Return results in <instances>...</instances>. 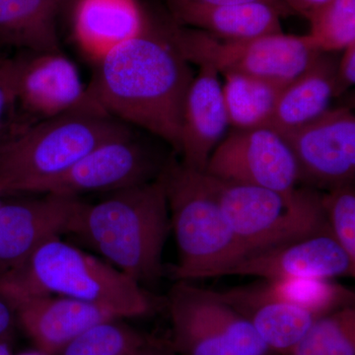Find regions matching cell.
Returning <instances> with one entry per match:
<instances>
[{"label": "cell", "mask_w": 355, "mask_h": 355, "mask_svg": "<svg viewBox=\"0 0 355 355\" xmlns=\"http://www.w3.org/2000/svg\"><path fill=\"white\" fill-rule=\"evenodd\" d=\"M338 60L334 53H321L304 72L287 83L268 128L284 135L326 113L335 97Z\"/></svg>", "instance_id": "obj_19"}, {"label": "cell", "mask_w": 355, "mask_h": 355, "mask_svg": "<svg viewBox=\"0 0 355 355\" xmlns=\"http://www.w3.org/2000/svg\"><path fill=\"white\" fill-rule=\"evenodd\" d=\"M282 137L295 159L299 182L306 187L329 191L354 183L355 116L352 110L329 109Z\"/></svg>", "instance_id": "obj_11"}, {"label": "cell", "mask_w": 355, "mask_h": 355, "mask_svg": "<svg viewBox=\"0 0 355 355\" xmlns=\"http://www.w3.org/2000/svg\"><path fill=\"white\" fill-rule=\"evenodd\" d=\"M96 67L89 97L105 113L162 140L179 153L190 62L159 26L110 51Z\"/></svg>", "instance_id": "obj_1"}, {"label": "cell", "mask_w": 355, "mask_h": 355, "mask_svg": "<svg viewBox=\"0 0 355 355\" xmlns=\"http://www.w3.org/2000/svg\"><path fill=\"white\" fill-rule=\"evenodd\" d=\"M205 173L232 183L289 195L297 188V164L284 137L268 128L234 130L210 156Z\"/></svg>", "instance_id": "obj_10"}, {"label": "cell", "mask_w": 355, "mask_h": 355, "mask_svg": "<svg viewBox=\"0 0 355 355\" xmlns=\"http://www.w3.org/2000/svg\"><path fill=\"white\" fill-rule=\"evenodd\" d=\"M171 20L178 25L209 33L226 41H245L282 33V14L266 2L205 4L166 1Z\"/></svg>", "instance_id": "obj_17"}, {"label": "cell", "mask_w": 355, "mask_h": 355, "mask_svg": "<svg viewBox=\"0 0 355 355\" xmlns=\"http://www.w3.org/2000/svg\"><path fill=\"white\" fill-rule=\"evenodd\" d=\"M128 355H178L169 343L153 340L144 347Z\"/></svg>", "instance_id": "obj_33"}, {"label": "cell", "mask_w": 355, "mask_h": 355, "mask_svg": "<svg viewBox=\"0 0 355 355\" xmlns=\"http://www.w3.org/2000/svg\"><path fill=\"white\" fill-rule=\"evenodd\" d=\"M17 355H50L48 354H46V352H42V350L40 349H32V350H27V352H21V354Z\"/></svg>", "instance_id": "obj_36"}, {"label": "cell", "mask_w": 355, "mask_h": 355, "mask_svg": "<svg viewBox=\"0 0 355 355\" xmlns=\"http://www.w3.org/2000/svg\"><path fill=\"white\" fill-rule=\"evenodd\" d=\"M330 0H284L286 6L293 13H299L307 18L313 11L316 10Z\"/></svg>", "instance_id": "obj_32"}, {"label": "cell", "mask_w": 355, "mask_h": 355, "mask_svg": "<svg viewBox=\"0 0 355 355\" xmlns=\"http://www.w3.org/2000/svg\"><path fill=\"white\" fill-rule=\"evenodd\" d=\"M169 161L135 128L130 127L95 147L64 174L36 187L31 193L80 198L84 193H113L155 180Z\"/></svg>", "instance_id": "obj_9"}, {"label": "cell", "mask_w": 355, "mask_h": 355, "mask_svg": "<svg viewBox=\"0 0 355 355\" xmlns=\"http://www.w3.org/2000/svg\"><path fill=\"white\" fill-rule=\"evenodd\" d=\"M166 1H193L205 4H236L247 3V2H266V3L272 4V6L277 7L284 16L293 13L291 8L286 6L284 0H166Z\"/></svg>", "instance_id": "obj_30"}, {"label": "cell", "mask_w": 355, "mask_h": 355, "mask_svg": "<svg viewBox=\"0 0 355 355\" xmlns=\"http://www.w3.org/2000/svg\"><path fill=\"white\" fill-rule=\"evenodd\" d=\"M0 355H13L10 345L6 340H0Z\"/></svg>", "instance_id": "obj_34"}, {"label": "cell", "mask_w": 355, "mask_h": 355, "mask_svg": "<svg viewBox=\"0 0 355 355\" xmlns=\"http://www.w3.org/2000/svg\"><path fill=\"white\" fill-rule=\"evenodd\" d=\"M84 203L80 198L55 193L2 202L0 277L24 265L44 243L64 234H72Z\"/></svg>", "instance_id": "obj_12"}, {"label": "cell", "mask_w": 355, "mask_h": 355, "mask_svg": "<svg viewBox=\"0 0 355 355\" xmlns=\"http://www.w3.org/2000/svg\"><path fill=\"white\" fill-rule=\"evenodd\" d=\"M171 230L162 174L146 183L84 203L72 234L121 272L141 284L165 275L163 251Z\"/></svg>", "instance_id": "obj_2"}, {"label": "cell", "mask_w": 355, "mask_h": 355, "mask_svg": "<svg viewBox=\"0 0 355 355\" xmlns=\"http://www.w3.org/2000/svg\"><path fill=\"white\" fill-rule=\"evenodd\" d=\"M207 176L244 251L243 258L310 236L331 234L322 205V193L316 189L303 187L284 195Z\"/></svg>", "instance_id": "obj_6"}, {"label": "cell", "mask_w": 355, "mask_h": 355, "mask_svg": "<svg viewBox=\"0 0 355 355\" xmlns=\"http://www.w3.org/2000/svg\"><path fill=\"white\" fill-rule=\"evenodd\" d=\"M233 289L256 300L277 301L297 306L317 317L354 304V292L329 279H265L261 284Z\"/></svg>", "instance_id": "obj_22"}, {"label": "cell", "mask_w": 355, "mask_h": 355, "mask_svg": "<svg viewBox=\"0 0 355 355\" xmlns=\"http://www.w3.org/2000/svg\"><path fill=\"white\" fill-rule=\"evenodd\" d=\"M48 1L60 12V10L69 3V0H48Z\"/></svg>", "instance_id": "obj_35"}, {"label": "cell", "mask_w": 355, "mask_h": 355, "mask_svg": "<svg viewBox=\"0 0 355 355\" xmlns=\"http://www.w3.org/2000/svg\"><path fill=\"white\" fill-rule=\"evenodd\" d=\"M58 295L101 306L120 319L144 316L150 296L139 282L108 261L55 238L24 265L0 277V295Z\"/></svg>", "instance_id": "obj_4"}, {"label": "cell", "mask_w": 355, "mask_h": 355, "mask_svg": "<svg viewBox=\"0 0 355 355\" xmlns=\"http://www.w3.org/2000/svg\"><path fill=\"white\" fill-rule=\"evenodd\" d=\"M16 105L35 121L46 120L91 101L76 64L62 51L16 58Z\"/></svg>", "instance_id": "obj_14"}, {"label": "cell", "mask_w": 355, "mask_h": 355, "mask_svg": "<svg viewBox=\"0 0 355 355\" xmlns=\"http://www.w3.org/2000/svg\"><path fill=\"white\" fill-rule=\"evenodd\" d=\"M151 340L123 319H110L83 331L57 355H128Z\"/></svg>", "instance_id": "obj_25"}, {"label": "cell", "mask_w": 355, "mask_h": 355, "mask_svg": "<svg viewBox=\"0 0 355 355\" xmlns=\"http://www.w3.org/2000/svg\"><path fill=\"white\" fill-rule=\"evenodd\" d=\"M307 19V36L321 53L343 51L355 43V0H330Z\"/></svg>", "instance_id": "obj_26"}, {"label": "cell", "mask_w": 355, "mask_h": 355, "mask_svg": "<svg viewBox=\"0 0 355 355\" xmlns=\"http://www.w3.org/2000/svg\"><path fill=\"white\" fill-rule=\"evenodd\" d=\"M1 198H2V196H1V195H0V207H1L2 202H2V200H1Z\"/></svg>", "instance_id": "obj_37"}, {"label": "cell", "mask_w": 355, "mask_h": 355, "mask_svg": "<svg viewBox=\"0 0 355 355\" xmlns=\"http://www.w3.org/2000/svg\"><path fill=\"white\" fill-rule=\"evenodd\" d=\"M222 85L229 125L234 130L270 128L275 106L286 84L229 72Z\"/></svg>", "instance_id": "obj_23"}, {"label": "cell", "mask_w": 355, "mask_h": 355, "mask_svg": "<svg viewBox=\"0 0 355 355\" xmlns=\"http://www.w3.org/2000/svg\"><path fill=\"white\" fill-rule=\"evenodd\" d=\"M230 275L260 277L265 279L354 277L355 263L333 235L319 234L244 257L207 272L202 279Z\"/></svg>", "instance_id": "obj_13"}, {"label": "cell", "mask_w": 355, "mask_h": 355, "mask_svg": "<svg viewBox=\"0 0 355 355\" xmlns=\"http://www.w3.org/2000/svg\"><path fill=\"white\" fill-rule=\"evenodd\" d=\"M130 127L91 100L67 113L23 125L0 137V195L31 193Z\"/></svg>", "instance_id": "obj_3"}, {"label": "cell", "mask_w": 355, "mask_h": 355, "mask_svg": "<svg viewBox=\"0 0 355 355\" xmlns=\"http://www.w3.org/2000/svg\"><path fill=\"white\" fill-rule=\"evenodd\" d=\"M159 27L190 64L212 67L222 76L237 72L287 84L321 53L307 35L282 32L245 41H226L172 20Z\"/></svg>", "instance_id": "obj_7"}, {"label": "cell", "mask_w": 355, "mask_h": 355, "mask_svg": "<svg viewBox=\"0 0 355 355\" xmlns=\"http://www.w3.org/2000/svg\"><path fill=\"white\" fill-rule=\"evenodd\" d=\"M212 293L246 318L268 349L286 355L319 318L297 306L246 297L233 288Z\"/></svg>", "instance_id": "obj_20"}, {"label": "cell", "mask_w": 355, "mask_h": 355, "mask_svg": "<svg viewBox=\"0 0 355 355\" xmlns=\"http://www.w3.org/2000/svg\"><path fill=\"white\" fill-rule=\"evenodd\" d=\"M179 263L169 268L179 282L202 279L207 272L244 256L224 216L207 173L170 159L162 172Z\"/></svg>", "instance_id": "obj_5"}, {"label": "cell", "mask_w": 355, "mask_h": 355, "mask_svg": "<svg viewBox=\"0 0 355 355\" xmlns=\"http://www.w3.org/2000/svg\"><path fill=\"white\" fill-rule=\"evenodd\" d=\"M322 205L331 235L355 263V188L342 184L322 193Z\"/></svg>", "instance_id": "obj_27"}, {"label": "cell", "mask_w": 355, "mask_h": 355, "mask_svg": "<svg viewBox=\"0 0 355 355\" xmlns=\"http://www.w3.org/2000/svg\"><path fill=\"white\" fill-rule=\"evenodd\" d=\"M288 355H355V308L317 318Z\"/></svg>", "instance_id": "obj_24"}, {"label": "cell", "mask_w": 355, "mask_h": 355, "mask_svg": "<svg viewBox=\"0 0 355 355\" xmlns=\"http://www.w3.org/2000/svg\"><path fill=\"white\" fill-rule=\"evenodd\" d=\"M172 349L178 355H266L246 318L211 291L176 282L168 296Z\"/></svg>", "instance_id": "obj_8"}, {"label": "cell", "mask_w": 355, "mask_h": 355, "mask_svg": "<svg viewBox=\"0 0 355 355\" xmlns=\"http://www.w3.org/2000/svg\"><path fill=\"white\" fill-rule=\"evenodd\" d=\"M146 24L137 0H77L72 17L74 39L94 62L139 36Z\"/></svg>", "instance_id": "obj_18"}, {"label": "cell", "mask_w": 355, "mask_h": 355, "mask_svg": "<svg viewBox=\"0 0 355 355\" xmlns=\"http://www.w3.org/2000/svg\"><path fill=\"white\" fill-rule=\"evenodd\" d=\"M343 51L336 65L335 97L342 95L355 83V43Z\"/></svg>", "instance_id": "obj_29"}, {"label": "cell", "mask_w": 355, "mask_h": 355, "mask_svg": "<svg viewBox=\"0 0 355 355\" xmlns=\"http://www.w3.org/2000/svg\"><path fill=\"white\" fill-rule=\"evenodd\" d=\"M229 127L219 73L212 67H200L184 103L178 153L182 156L181 162L196 171L205 172Z\"/></svg>", "instance_id": "obj_16"}, {"label": "cell", "mask_w": 355, "mask_h": 355, "mask_svg": "<svg viewBox=\"0 0 355 355\" xmlns=\"http://www.w3.org/2000/svg\"><path fill=\"white\" fill-rule=\"evenodd\" d=\"M37 349L57 355L90 327L120 319L101 306L58 295H19L6 298Z\"/></svg>", "instance_id": "obj_15"}, {"label": "cell", "mask_w": 355, "mask_h": 355, "mask_svg": "<svg viewBox=\"0 0 355 355\" xmlns=\"http://www.w3.org/2000/svg\"><path fill=\"white\" fill-rule=\"evenodd\" d=\"M15 313L12 306L3 296L0 295V340H6L14 323Z\"/></svg>", "instance_id": "obj_31"}, {"label": "cell", "mask_w": 355, "mask_h": 355, "mask_svg": "<svg viewBox=\"0 0 355 355\" xmlns=\"http://www.w3.org/2000/svg\"><path fill=\"white\" fill-rule=\"evenodd\" d=\"M58 13L48 0H0V42L29 53L60 51Z\"/></svg>", "instance_id": "obj_21"}, {"label": "cell", "mask_w": 355, "mask_h": 355, "mask_svg": "<svg viewBox=\"0 0 355 355\" xmlns=\"http://www.w3.org/2000/svg\"><path fill=\"white\" fill-rule=\"evenodd\" d=\"M16 58L0 62V137L11 110L16 106Z\"/></svg>", "instance_id": "obj_28"}]
</instances>
